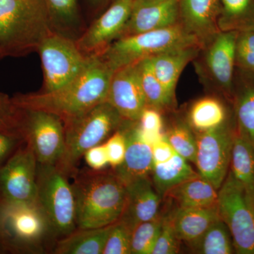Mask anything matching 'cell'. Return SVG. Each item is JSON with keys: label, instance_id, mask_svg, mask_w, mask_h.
<instances>
[{"label": "cell", "instance_id": "obj_12", "mask_svg": "<svg viewBox=\"0 0 254 254\" xmlns=\"http://www.w3.org/2000/svg\"><path fill=\"white\" fill-rule=\"evenodd\" d=\"M38 161L26 143L0 168V198L11 202L37 201Z\"/></svg>", "mask_w": 254, "mask_h": 254}, {"label": "cell", "instance_id": "obj_21", "mask_svg": "<svg viewBox=\"0 0 254 254\" xmlns=\"http://www.w3.org/2000/svg\"><path fill=\"white\" fill-rule=\"evenodd\" d=\"M168 215L177 239L187 245L199 238L220 218L217 205L203 208H175Z\"/></svg>", "mask_w": 254, "mask_h": 254}, {"label": "cell", "instance_id": "obj_39", "mask_svg": "<svg viewBox=\"0 0 254 254\" xmlns=\"http://www.w3.org/2000/svg\"><path fill=\"white\" fill-rule=\"evenodd\" d=\"M25 141L19 133L0 131V168Z\"/></svg>", "mask_w": 254, "mask_h": 254}, {"label": "cell", "instance_id": "obj_7", "mask_svg": "<svg viewBox=\"0 0 254 254\" xmlns=\"http://www.w3.org/2000/svg\"><path fill=\"white\" fill-rule=\"evenodd\" d=\"M37 201L46 213L58 238L77 228L72 184L56 165H38Z\"/></svg>", "mask_w": 254, "mask_h": 254}, {"label": "cell", "instance_id": "obj_38", "mask_svg": "<svg viewBox=\"0 0 254 254\" xmlns=\"http://www.w3.org/2000/svg\"><path fill=\"white\" fill-rule=\"evenodd\" d=\"M50 16L64 24L71 23L76 16V0H44Z\"/></svg>", "mask_w": 254, "mask_h": 254}, {"label": "cell", "instance_id": "obj_17", "mask_svg": "<svg viewBox=\"0 0 254 254\" xmlns=\"http://www.w3.org/2000/svg\"><path fill=\"white\" fill-rule=\"evenodd\" d=\"M220 0H180V23L185 31L204 47L220 31Z\"/></svg>", "mask_w": 254, "mask_h": 254}, {"label": "cell", "instance_id": "obj_23", "mask_svg": "<svg viewBox=\"0 0 254 254\" xmlns=\"http://www.w3.org/2000/svg\"><path fill=\"white\" fill-rule=\"evenodd\" d=\"M113 225L100 228H78L55 244L56 254H103Z\"/></svg>", "mask_w": 254, "mask_h": 254}, {"label": "cell", "instance_id": "obj_29", "mask_svg": "<svg viewBox=\"0 0 254 254\" xmlns=\"http://www.w3.org/2000/svg\"><path fill=\"white\" fill-rule=\"evenodd\" d=\"M188 246L195 254H231L235 252L230 230L220 218L213 222L199 238Z\"/></svg>", "mask_w": 254, "mask_h": 254}, {"label": "cell", "instance_id": "obj_32", "mask_svg": "<svg viewBox=\"0 0 254 254\" xmlns=\"http://www.w3.org/2000/svg\"><path fill=\"white\" fill-rule=\"evenodd\" d=\"M163 215L138 224L132 231L131 254H151L161 228Z\"/></svg>", "mask_w": 254, "mask_h": 254}, {"label": "cell", "instance_id": "obj_27", "mask_svg": "<svg viewBox=\"0 0 254 254\" xmlns=\"http://www.w3.org/2000/svg\"><path fill=\"white\" fill-rule=\"evenodd\" d=\"M198 175L186 159L176 153L166 163L154 164L151 177L153 186L163 198L173 187Z\"/></svg>", "mask_w": 254, "mask_h": 254}, {"label": "cell", "instance_id": "obj_18", "mask_svg": "<svg viewBox=\"0 0 254 254\" xmlns=\"http://www.w3.org/2000/svg\"><path fill=\"white\" fill-rule=\"evenodd\" d=\"M134 0H116L82 36L78 43L81 51L98 50L121 36L131 14Z\"/></svg>", "mask_w": 254, "mask_h": 254}, {"label": "cell", "instance_id": "obj_10", "mask_svg": "<svg viewBox=\"0 0 254 254\" xmlns=\"http://www.w3.org/2000/svg\"><path fill=\"white\" fill-rule=\"evenodd\" d=\"M46 92L57 91L69 83L88 60L74 43L65 37L50 33L40 43Z\"/></svg>", "mask_w": 254, "mask_h": 254}, {"label": "cell", "instance_id": "obj_22", "mask_svg": "<svg viewBox=\"0 0 254 254\" xmlns=\"http://www.w3.org/2000/svg\"><path fill=\"white\" fill-rule=\"evenodd\" d=\"M218 192L210 182L198 175L173 187L163 199L173 200L176 208H203L217 205Z\"/></svg>", "mask_w": 254, "mask_h": 254}, {"label": "cell", "instance_id": "obj_19", "mask_svg": "<svg viewBox=\"0 0 254 254\" xmlns=\"http://www.w3.org/2000/svg\"><path fill=\"white\" fill-rule=\"evenodd\" d=\"M125 186L126 203L120 220L133 229L138 224L158 216L163 198L155 190L150 177L140 179Z\"/></svg>", "mask_w": 254, "mask_h": 254}, {"label": "cell", "instance_id": "obj_13", "mask_svg": "<svg viewBox=\"0 0 254 254\" xmlns=\"http://www.w3.org/2000/svg\"><path fill=\"white\" fill-rule=\"evenodd\" d=\"M106 101L124 120L137 122L146 108L138 63L117 70L110 82Z\"/></svg>", "mask_w": 254, "mask_h": 254}, {"label": "cell", "instance_id": "obj_9", "mask_svg": "<svg viewBox=\"0 0 254 254\" xmlns=\"http://www.w3.org/2000/svg\"><path fill=\"white\" fill-rule=\"evenodd\" d=\"M20 131L39 165H55L65 147L64 122L54 114L42 110H21Z\"/></svg>", "mask_w": 254, "mask_h": 254}, {"label": "cell", "instance_id": "obj_14", "mask_svg": "<svg viewBox=\"0 0 254 254\" xmlns=\"http://www.w3.org/2000/svg\"><path fill=\"white\" fill-rule=\"evenodd\" d=\"M237 36L238 31H220L204 46L209 76L220 90L232 97Z\"/></svg>", "mask_w": 254, "mask_h": 254}, {"label": "cell", "instance_id": "obj_34", "mask_svg": "<svg viewBox=\"0 0 254 254\" xmlns=\"http://www.w3.org/2000/svg\"><path fill=\"white\" fill-rule=\"evenodd\" d=\"M138 125L143 138L151 146L165 137L163 118L158 110L146 107L141 113Z\"/></svg>", "mask_w": 254, "mask_h": 254}, {"label": "cell", "instance_id": "obj_31", "mask_svg": "<svg viewBox=\"0 0 254 254\" xmlns=\"http://www.w3.org/2000/svg\"><path fill=\"white\" fill-rule=\"evenodd\" d=\"M165 135L177 154L181 155L187 161L195 164L196 137L188 123L182 121L174 123Z\"/></svg>", "mask_w": 254, "mask_h": 254}, {"label": "cell", "instance_id": "obj_1", "mask_svg": "<svg viewBox=\"0 0 254 254\" xmlns=\"http://www.w3.org/2000/svg\"><path fill=\"white\" fill-rule=\"evenodd\" d=\"M114 72L100 56L92 55L81 72L60 89L18 95L11 100L18 109L48 112L64 123L106 101Z\"/></svg>", "mask_w": 254, "mask_h": 254}, {"label": "cell", "instance_id": "obj_26", "mask_svg": "<svg viewBox=\"0 0 254 254\" xmlns=\"http://www.w3.org/2000/svg\"><path fill=\"white\" fill-rule=\"evenodd\" d=\"M230 171L254 204V148L235 133L232 145Z\"/></svg>", "mask_w": 254, "mask_h": 254}, {"label": "cell", "instance_id": "obj_5", "mask_svg": "<svg viewBox=\"0 0 254 254\" xmlns=\"http://www.w3.org/2000/svg\"><path fill=\"white\" fill-rule=\"evenodd\" d=\"M44 0H0V48L9 54L39 46L50 34Z\"/></svg>", "mask_w": 254, "mask_h": 254}, {"label": "cell", "instance_id": "obj_15", "mask_svg": "<svg viewBox=\"0 0 254 254\" xmlns=\"http://www.w3.org/2000/svg\"><path fill=\"white\" fill-rule=\"evenodd\" d=\"M180 0H134L121 36L168 28L180 23Z\"/></svg>", "mask_w": 254, "mask_h": 254}, {"label": "cell", "instance_id": "obj_20", "mask_svg": "<svg viewBox=\"0 0 254 254\" xmlns=\"http://www.w3.org/2000/svg\"><path fill=\"white\" fill-rule=\"evenodd\" d=\"M199 45L178 47L148 58L153 72L170 96L175 98V90L185 66L198 55Z\"/></svg>", "mask_w": 254, "mask_h": 254}, {"label": "cell", "instance_id": "obj_36", "mask_svg": "<svg viewBox=\"0 0 254 254\" xmlns=\"http://www.w3.org/2000/svg\"><path fill=\"white\" fill-rule=\"evenodd\" d=\"M20 127L21 110L15 106L11 99L0 94V131L21 135Z\"/></svg>", "mask_w": 254, "mask_h": 254}, {"label": "cell", "instance_id": "obj_30", "mask_svg": "<svg viewBox=\"0 0 254 254\" xmlns=\"http://www.w3.org/2000/svg\"><path fill=\"white\" fill-rule=\"evenodd\" d=\"M137 63L147 107L160 112L171 108L175 104V99L170 96L155 76L149 59L147 58Z\"/></svg>", "mask_w": 254, "mask_h": 254}, {"label": "cell", "instance_id": "obj_16", "mask_svg": "<svg viewBox=\"0 0 254 254\" xmlns=\"http://www.w3.org/2000/svg\"><path fill=\"white\" fill-rule=\"evenodd\" d=\"M121 127L126 136V154L123 164L115 168V173L127 185L151 177L154 162L151 145L142 136L138 121L124 120Z\"/></svg>", "mask_w": 254, "mask_h": 254}, {"label": "cell", "instance_id": "obj_33", "mask_svg": "<svg viewBox=\"0 0 254 254\" xmlns=\"http://www.w3.org/2000/svg\"><path fill=\"white\" fill-rule=\"evenodd\" d=\"M133 229L123 220L113 224L103 254H131V240Z\"/></svg>", "mask_w": 254, "mask_h": 254}, {"label": "cell", "instance_id": "obj_4", "mask_svg": "<svg viewBox=\"0 0 254 254\" xmlns=\"http://www.w3.org/2000/svg\"><path fill=\"white\" fill-rule=\"evenodd\" d=\"M116 110L105 101L77 118L64 123L65 147L56 165L68 177L77 173L81 157L92 147L103 143L123 124Z\"/></svg>", "mask_w": 254, "mask_h": 254}, {"label": "cell", "instance_id": "obj_8", "mask_svg": "<svg viewBox=\"0 0 254 254\" xmlns=\"http://www.w3.org/2000/svg\"><path fill=\"white\" fill-rule=\"evenodd\" d=\"M217 207L231 234L235 252L254 254V204L230 170L218 190Z\"/></svg>", "mask_w": 254, "mask_h": 254}, {"label": "cell", "instance_id": "obj_37", "mask_svg": "<svg viewBox=\"0 0 254 254\" xmlns=\"http://www.w3.org/2000/svg\"><path fill=\"white\" fill-rule=\"evenodd\" d=\"M109 165L114 169L121 165L125 160L127 150L126 136L121 126L105 143Z\"/></svg>", "mask_w": 254, "mask_h": 254}, {"label": "cell", "instance_id": "obj_11", "mask_svg": "<svg viewBox=\"0 0 254 254\" xmlns=\"http://www.w3.org/2000/svg\"><path fill=\"white\" fill-rule=\"evenodd\" d=\"M236 128L230 123L209 131L197 133L195 165L200 176L217 190L225 181L229 168Z\"/></svg>", "mask_w": 254, "mask_h": 254}, {"label": "cell", "instance_id": "obj_40", "mask_svg": "<svg viewBox=\"0 0 254 254\" xmlns=\"http://www.w3.org/2000/svg\"><path fill=\"white\" fill-rule=\"evenodd\" d=\"M83 156L88 166L95 171H100L109 165L105 143L92 147Z\"/></svg>", "mask_w": 254, "mask_h": 254}, {"label": "cell", "instance_id": "obj_6", "mask_svg": "<svg viewBox=\"0 0 254 254\" xmlns=\"http://www.w3.org/2000/svg\"><path fill=\"white\" fill-rule=\"evenodd\" d=\"M189 45L200 46L180 23L168 28L122 37L108 47L100 58L115 71L167 50Z\"/></svg>", "mask_w": 254, "mask_h": 254}, {"label": "cell", "instance_id": "obj_41", "mask_svg": "<svg viewBox=\"0 0 254 254\" xmlns=\"http://www.w3.org/2000/svg\"><path fill=\"white\" fill-rule=\"evenodd\" d=\"M152 153L154 164L166 163L173 158L176 152L165 137L152 145Z\"/></svg>", "mask_w": 254, "mask_h": 254}, {"label": "cell", "instance_id": "obj_24", "mask_svg": "<svg viewBox=\"0 0 254 254\" xmlns=\"http://www.w3.org/2000/svg\"><path fill=\"white\" fill-rule=\"evenodd\" d=\"M243 71L245 74L233 94L236 131L254 148V73Z\"/></svg>", "mask_w": 254, "mask_h": 254}, {"label": "cell", "instance_id": "obj_2", "mask_svg": "<svg viewBox=\"0 0 254 254\" xmlns=\"http://www.w3.org/2000/svg\"><path fill=\"white\" fill-rule=\"evenodd\" d=\"M73 177L77 228H100L120 220L126 203L127 190L115 173L77 171Z\"/></svg>", "mask_w": 254, "mask_h": 254}, {"label": "cell", "instance_id": "obj_25", "mask_svg": "<svg viewBox=\"0 0 254 254\" xmlns=\"http://www.w3.org/2000/svg\"><path fill=\"white\" fill-rule=\"evenodd\" d=\"M187 120V123L196 133L218 128L228 122L225 105L212 96L195 101L189 110Z\"/></svg>", "mask_w": 254, "mask_h": 254}, {"label": "cell", "instance_id": "obj_35", "mask_svg": "<svg viewBox=\"0 0 254 254\" xmlns=\"http://www.w3.org/2000/svg\"><path fill=\"white\" fill-rule=\"evenodd\" d=\"M180 243L168 213L163 215L161 228L151 251V254H178Z\"/></svg>", "mask_w": 254, "mask_h": 254}, {"label": "cell", "instance_id": "obj_3", "mask_svg": "<svg viewBox=\"0 0 254 254\" xmlns=\"http://www.w3.org/2000/svg\"><path fill=\"white\" fill-rule=\"evenodd\" d=\"M57 238L38 201L21 203L0 198V252L44 253Z\"/></svg>", "mask_w": 254, "mask_h": 254}, {"label": "cell", "instance_id": "obj_28", "mask_svg": "<svg viewBox=\"0 0 254 254\" xmlns=\"http://www.w3.org/2000/svg\"><path fill=\"white\" fill-rule=\"evenodd\" d=\"M220 31H241L254 28V0H220Z\"/></svg>", "mask_w": 254, "mask_h": 254}]
</instances>
